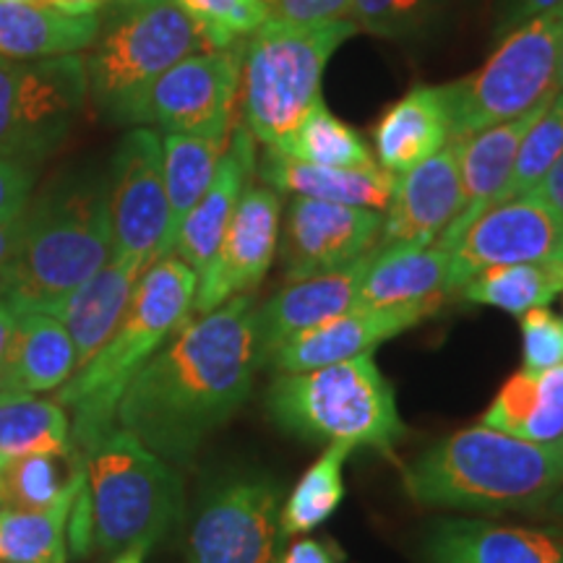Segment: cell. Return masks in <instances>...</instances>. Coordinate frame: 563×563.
<instances>
[{
  "label": "cell",
  "instance_id": "6da1fadb",
  "mask_svg": "<svg viewBox=\"0 0 563 563\" xmlns=\"http://www.w3.org/2000/svg\"><path fill=\"white\" fill-rule=\"evenodd\" d=\"M256 300L235 295L188 319L150 357L118 405V426L173 467H188L203 441L249 402L262 368Z\"/></svg>",
  "mask_w": 563,
  "mask_h": 563
},
{
  "label": "cell",
  "instance_id": "7a4b0ae2",
  "mask_svg": "<svg viewBox=\"0 0 563 563\" xmlns=\"http://www.w3.org/2000/svg\"><path fill=\"white\" fill-rule=\"evenodd\" d=\"M76 452L81 485L68 514L70 559L121 555L131 548L150 551L178 525L180 477L136 435L112 426Z\"/></svg>",
  "mask_w": 563,
  "mask_h": 563
},
{
  "label": "cell",
  "instance_id": "3957f363",
  "mask_svg": "<svg viewBox=\"0 0 563 563\" xmlns=\"http://www.w3.org/2000/svg\"><path fill=\"white\" fill-rule=\"evenodd\" d=\"M402 485L426 509L540 514L563 490V439L527 441L481 422L415 456Z\"/></svg>",
  "mask_w": 563,
  "mask_h": 563
},
{
  "label": "cell",
  "instance_id": "277c9868",
  "mask_svg": "<svg viewBox=\"0 0 563 563\" xmlns=\"http://www.w3.org/2000/svg\"><path fill=\"white\" fill-rule=\"evenodd\" d=\"M112 256L108 183H60L24 211V230L0 266V300L16 313L58 316Z\"/></svg>",
  "mask_w": 563,
  "mask_h": 563
},
{
  "label": "cell",
  "instance_id": "5b68a950",
  "mask_svg": "<svg viewBox=\"0 0 563 563\" xmlns=\"http://www.w3.org/2000/svg\"><path fill=\"white\" fill-rule=\"evenodd\" d=\"M199 274L178 256H165L141 274L129 311L91 361L55 391L66 407L74 449L118 426V405L133 376L191 319Z\"/></svg>",
  "mask_w": 563,
  "mask_h": 563
},
{
  "label": "cell",
  "instance_id": "8992f818",
  "mask_svg": "<svg viewBox=\"0 0 563 563\" xmlns=\"http://www.w3.org/2000/svg\"><path fill=\"white\" fill-rule=\"evenodd\" d=\"M272 422L313 443L373 449L386 456L405 441L397 394L373 352L302 373H277L264 394Z\"/></svg>",
  "mask_w": 563,
  "mask_h": 563
},
{
  "label": "cell",
  "instance_id": "52a82bcc",
  "mask_svg": "<svg viewBox=\"0 0 563 563\" xmlns=\"http://www.w3.org/2000/svg\"><path fill=\"white\" fill-rule=\"evenodd\" d=\"M357 32L352 21L290 26L266 21L243 42L238 104L243 129L264 146H277L321 100L323 70L336 47Z\"/></svg>",
  "mask_w": 563,
  "mask_h": 563
},
{
  "label": "cell",
  "instance_id": "ba28073f",
  "mask_svg": "<svg viewBox=\"0 0 563 563\" xmlns=\"http://www.w3.org/2000/svg\"><path fill=\"white\" fill-rule=\"evenodd\" d=\"M203 40L175 0H131L95 42L89 97L110 121L141 123L146 95L175 63L203 51Z\"/></svg>",
  "mask_w": 563,
  "mask_h": 563
},
{
  "label": "cell",
  "instance_id": "9c48e42d",
  "mask_svg": "<svg viewBox=\"0 0 563 563\" xmlns=\"http://www.w3.org/2000/svg\"><path fill=\"white\" fill-rule=\"evenodd\" d=\"M563 5L504 34L490 58L464 79L446 84L452 141L509 123L559 91Z\"/></svg>",
  "mask_w": 563,
  "mask_h": 563
},
{
  "label": "cell",
  "instance_id": "30bf717a",
  "mask_svg": "<svg viewBox=\"0 0 563 563\" xmlns=\"http://www.w3.org/2000/svg\"><path fill=\"white\" fill-rule=\"evenodd\" d=\"M285 485L262 467H238L211 481L196 504L186 563H277Z\"/></svg>",
  "mask_w": 563,
  "mask_h": 563
},
{
  "label": "cell",
  "instance_id": "8fae6325",
  "mask_svg": "<svg viewBox=\"0 0 563 563\" xmlns=\"http://www.w3.org/2000/svg\"><path fill=\"white\" fill-rule=\"evenodd\" d=\"M89 97L79 55L0 58V157L37 162L70 136Z\"/></svg>",
  "mask_w": 563,
  "mask_h": 563
},
{
  "label": "cell",
  "instance_id": "7c38bea8",
  "mask_svg": "<svg viewBox=\"0 0 563 563\" xmlns=\"http://www.w3.org/2000/svg\"><path fill=\"white\" fill-rule=\"evenodd\" d=\"M108 199L112 256L131 258L150 269L162 258L170 224L162 139L152 129H133L121 139L112 154Z\"/></svg>",
  "mask_w": 563,
  "mask_h": 563
},
{
  "label": "cell",
  "instance_id": "4fadbf2b",
  "mask_svg": "<svg viewBox=\"0 0 563 563\" xmlns=\"http://www.w3.org/2000/svg\"><path fill=\"white\" fill-rule=\"evenodd\" d=\"M449 253V292L490 266L563 264V217L538 194L493 203L467 224Z\"/></svg>",
  "mask_w": 563,
  "mask_h": 563
},
{
  "label": "cell",
  "instance_id": "5bb4252c",
  "mask_svg": "<svg viewBox=\"0 0 563 563\" xmlns=\"http://www.w3.org/2000/svg\"><path fill=\"white\" fill-rule=\"evenodd\" d=\"M241 63L243 42L228 51L196 53L175 63L146 95L141 123L159 125L165 133L230 141Z\"/></svg>",
  "mask_w": 563,
  "mask_h": 563
},
{
  "label": "cell",
  "instance_id": "9a60e30c",
  "mask_svg": "<svg viewBox=\"0 0 563 563\" xmlns=\"http://www.w3.org/2000/svg\"><path fill=\"white\" fill-rule=\"evenodd\" d=\"M282 196L269 186H249L196 285L194 313H209L235 295H251L272 269L279 249Z\"/></svg>",
  "mask_w": 563,
  "mask_h": 563
},
{
  "label": "cell",
  "instance_id": "2e32d148",
  "mask_svg": "<svg viewBox=\"0 0 563 563\" xmlns=\"http://www.w3.org/2000/svg\"><path fill=\"white\" fill-rule=\"evenodd\" d=\"M382 211L295 196L279 232L285 279L319 277L355 264L376 251Z\"/></svg>",
  "mask_w": 563,
  "mask_h": 563
},
{
  "label": "cell",
  "instance_id": "e0dca14e",
  "mask_svg": "<svg viewBox=\"0 0 563 563\" xmlns=\"http://www.w3.org/2000/svg\"><path fill=\"white\" fill-rule=\"evenodd\" d=\"M441 298L410 302V306L371 308V311H347L334 319L316 323L306 332L290 336L266 357L274 373H302L323 368V365L350 361V357L368 355L378 344L394 336L410 332L428 316L441 308Z\"/></svg>",
  "mask_w": 563,
  "mask_h": 563
},
{
  "label": "cell",
  "instance_id": "ac0fdd59",
  "mask_svg": "<svg viewBox=\"0 0 563 563\" xmlns=\"http://www.w3.org/2000/svg\"><path fill=\"white\" fill-rule=\"evenodd\" d=\"M462 207L460 144L449 141L439 154L415 170L399 175L376 249L391 245H431Z\"/></svg>",
  "mask_w": 563,
  "mask_h": 563
},
{
  "label": "cell",
  "instance_id": "d6986e66",
  "mask_svg": "<svg viewBox=\"0 0 563 563\" xmlns=\"http://www.w3.org/2000/svg\"><path fill=\"white\" fill-rule=\"evenodd\" d=\"M422 563H563V538L538 527L443 517L422 538Z\"/></svg>",
  "mask_w": 563,
  "mask_h": 563
},
{
  "label": "cell",
  "instance_id": "ffe728a7",
  "mask_svg": "<svg viewBox=\"0 0 563 563\" xmlns=\"http://www.w3.org/2000/svg\"><path fill=\"white\" fill-rule=\"evenodd\" d=\"M373 253L376 251L365 253L363 258L344 266V269L287 282V287H282L277 295L256 306V336L262 363H266V357L290 336L352 311Z\"/></svg>",
  "mask_w": 563,
  "mask_h": 563
},
{
  "label": "cell",
  "instance_id": "44dd1931",
  "mask_svg": "<svg viewBox=\"0 0 563 563\" xmlns=\"http://www.w3.org/2000/svg\"><path fill=\"white\" fill-rule=\"evenodd\" d=\"M256 139L243 125L232 129L228 150H224L214 178H211L207 194L191 209L175 235L173 256L191 266L196 274L211 262L217 245H220L224 230L235 214L238 203L245 188L251 186V175L256 173Z\"/></svg>",
  "mask_w": 563,
  "mask_h": 563
},
{
  "label": "cell",
  "instance_id": "7402d4cb",
  "mask_svg": "<svg viewBox=\"0 0 563 563\" xmlns=\"http://www.w3.org/2000/svg\"><path fill=\"white\" fill-rule=\"evenodd\" d=\"M452 141V110L443 87H415L373 129L376 165L394 178L415 170Z\"/></svg>",
  "mask_w": 563,
  "mask_h": 563
},
{
  "label": "cell",
  "instance_id": "603a6c76",
  "mask_svg": "<svg viewBox=\"0 0 563 563\" xmlns=\"http://www.w3.org/2000/svg\"><path fill=\"white\" fill-rule=\"evenodd\" d=\"M545 104L527 112L522 118H514L509 123L490 125L475 136L456 141L460 144V180H462V207L454 222L441 232L439 245L441 251L452 249L456 238L467 230V224L481 217L493 203L504 201L506 186H509L514 159H517L519 141L530 129V123L538 118V112Z\"/></svg>",
  "mask_w": 563,
  "mask_h": 563
},
{
  "label": "cell",
  "instance_id": "cb8c5ba5",
  "mask_svg": "<svg viewBox=\"0 0 563 563\" xmlns=\"http://www.w3.org/2000/svg\"><path fill=\"white\" fill-rule=\"evenodd\" d=\"M144 272V264L110 256V262L89 282H84L58 313L74 342L76 371L84 368L115 332Z\"/></svg>",
  "mask_w": 563,
  "mask_h": 563
},
{
  "label": "cell",
  "instance_id": "d4e9b609",
  "mask_svg": "<svg viewBox=\"0 0 563 563\" xmlns=\"http://www.w3.org/2000/svg\"><path fill=\"white\" fill-rule=\"evenodd\" d=\"M100 30V13H74L53 3H0V58L76 55L95 45Z\"/></svg>",
  "mask_w": 563,
  "mask_h": 563
},
{
  "label": "cell",
  "instance_id": "484cf974",
  "mask_svg": "<svg viewBox=\"0 0 563 563\" xmlns=\"http://www.w3.org/2000/svg\"><path fill=\"white\" fill-rule=\"evenodd\" d=\"M449 292V253L439 245L376 249L352 311L410 306Z\"/></svg>",
  "mask_w": 563,
  "mask_h": 563
},
{
  "label": "cell",
  "instance_id": "4316f807",
  "mask_svg": "<svg viewBox=\"0 0 563 563\" xmlns=\"http://www.w3.org/2000/svg\"><path fill=\"white\" fill-rule=\"evenodd\" d=\"M256 173L264 180V186L274 188L277 194H295L306 196V199L373 211H384L389 207L394 183H397V178L382 170V167H371V170L316 167L285 157V154L269 150V146H266L264 157L256 162Z\"/></svg>",
  "mask_w": 563,
  "mask_h": 563
},
{
  "label": "cell",
  "instance_id": "83f0119b",
  "mask_svg": "<svg viewBox=\"0 0 563 563\" xmlns=\"http://www.w3.org/2000/svg\"><path fill=\"white\" fill-rule=\"evenodd\" d=\"M76 373V350L58 316L16 313L0 394L58 391Z\"/></svg>",
  "mask_w": 563,
  "mask_h": 563
},
{
  "label": "cell",
  "instance_id": "f1b7e54d",
  "mask_svg": "<svg viewBox=\"0 0 563 563\" xmlns=\"http://www.w3.org/2000/svg\"><path fill=\"white\" fill-rule=\"evenodd\" d=\"M483 426L527 441H561L563 363L543 373H514L483 412Z\"/></svg>",
  "mask_w": 563,
  "mask_h": 563
},
{
  "label": "cell",
  "instance_id": "f546056e",
  "mask_svg": "<svg viewBox=\"0 0 563 563\" xmlns=\"http://www.w3.org/2000/svg\"><path fill=\"white\" fill-rule=\"evenodd\" d=\"M162 139V167H165L167 203H170V224H167L165 251L162 258L173 256L175 235L183 220L207 194L217 165H220L228 141L191 136V133H165Z\"/></svg>",
  "mask_w": 563,
  "mask_h": 563
},
{
  "label": "cell",
  "instance_id": "4dcf8cb0",
  "mask_svg": "<svg viewBox=\"0 0 563 563\" xmlns=\"http://www.w3.org/2000/svg\"><path fill=\"white\" fill-rule=\"evenodd\" d=\"M70 418L55 399L34 394H0V456L74 454Z\"/></svg>",
  "mask_w": 563,
  "mask_h": 563
},
{
  "label": "cell",
  "instance_id": "1f68e13d",
  "mask_svg": "<svg viewBox=\"0 0 563 563\" xmlns=\"http://www.w3.org/2000/svg\"><path fill=\"white\" fill-rule=\"evenodd\" d=\"M563 290V264H511L490 266L460 287L462 300L488 306L511 316H525L532 308H548Z\"/></svg>",
  "mask_w": 563,
  "mask_h": 563
},
{
  "label": "cell",
  "instance_id": "d6a6232c",
  "mask_svg": "<svg viewBox=\"0 0 563 563\" xmlns=\"http://www.w3.org/2000/svg\"><path fill=\"white\" fill-rule=\"evenodd\" d=\"M277 152L290 159L306 162V165L334 167V170H371V167H378L371 146L365 144L361 133L340 121L323 104V100L306 112L298 129L282 141Z\"/></svg>",
  "mask_w": 563,
  "mask_h": 563
},
{
  "label": "cell",
  "instance_id": "836d02e7",
  "mask_svg": "<svg viewBox=\"0 0 563 563\" xmlns=\"http://www.w3.org/2000/svg\"><path fill=\"white\" fill-rule=\"evenodd\" d=\"M350 454L352 449L340 446V443L327 446V452L302 473L295 488L287 493L279 514L285 538L319 530L340 509L344 501V464H347Z\"/></svg>",
  "mask_w": 563,
  "mask_h": 563
},
{
  "label": "cell",
  "instance_id": "e575fe53",
  "mask_svg": "<svg viewBox=\"0 0 563 563\" xmlns=\"http://www.w3.org/2000/svg\"><path fill=\"white\" fill-rule=\"evenodd\" d=\"M5 506L16 511H45L79 493L81 456L26 454L5 462Z\"/></svg>",
  "mask_w": 563,
  "mask_h": 563
},
{
  "label": "cell",
  "instance_id": "d590c367",
  "mask_svg": "<svg viewBox=\"0 0 563 563\" xmlns=\"http://www.w3.org/2000/svg\"><path fill=\"white\" fill-rule=\"evenodd\" d=\"M76 496L45 511H0V563H68V514Z\"/></svg>",
  "mask_w": 563,
  "mask_h": 563
},
{
  "label": "cell",
  "instance_id": "8d00e7d4",
  "mask_svg": "<svg viewBox=\"0 0 563 563\" xmlns=\"http://www.w3.org/2000/svg\"><path fill=\"white\" fill-rule=\"evenodd\" d=\"M563 154V91H555L545 108L538 112V118L530 123V129L519 141L517 159L506 186L504 201L517 199L538 191V186L551 173V167Z\"/></svg>",
  "mask_w": 563,
  "mask_h": 563
},
{
  "label": "cell",
  "instance_id": "74e56055",
  "mask_svg": "<svg viewBox=\"0 0 563 563\" xmlns=\"http://www.w3.org/2000/svg\"><path fill=\"white\" fill-rule=\"evenodd\" d=\"M209 51L241 45L266 24L262 0H175Z\"/></svg>",
  "mask_w": 563,
  "mask_h": 563
},
{
  "label": "cell",
  "instance_id": "f35d334b",
  "mask_svg": "<svg viewBox=\"0 0 563 563\" xmlns=\"http://www.w3.org/2000/svg\"><path fill=\"white\" fill-rule=\"evenodd\" d=\"M446 0H352L350 21L384 40H412L441 19Z\"/></svg>",
  "mask_w": 563,
  "mask_h": 563
},
{
  "label": "cell",
  "instance_id": "ab89813d",
  "mask_svg": "<svg viewBox=\"0 0 563 563\" xmlns=\"http://www.w3.org/2000/svg\"><path fill=\"white\" fill-rule=\"evenodd\" d=\"M522 329V371L543 373L563 363V321L548 308H532L519 316Z\"/></svg>",
  "mask_w": 563,
  "mask_h": 563
},
{
  "label": "cell",
  "instance_id": "60d3db41",
  "mask_svg": "<svg viewBox=\"0 0 563 563\" xmlns=\"http://www.w3.org/2000/svg\"><path fill=\"white\" fill-rule=\"evenodd\" d=\"M266 21L290 26H329L350 21L352 0H262Z\"/></svg>",
  "mask_w": 563,
  "mask_h": 563
},
{
  "label": "cell",
  "instance_id": "b9f144b4",
  "mask_svg": "<svg viewBox=\"0 0 563 563\" xmlns=\"http://www.w3.org/2000/svg\"><path fill=\"white\" fill-rule=\"evenodd\" d=\"M34 170L26 162L0 157V222H9L30 207Z\"/></svg>",
  "mask_w": 563,
  "mask_h": 563
},
{
  "label": "cell",
  "instance_id": "7bdbcfd3",
  "mask_svg": "<svg viewBox=\"0 0 563 563\" xmlns=\"http://www.w3.org/2000/svg\"><path fill=\"white\" fill-rule=\"evenodd\" d=\"M563 5V0H493V9H496V32L506 34L514 26L525 24L540 13L553 11Z\"/></svg>",
  "mask_w": 563,
  "mask_h": 563
},
{
  "label": "cell",
  "instance_id": "ee69618b",
  "mask_svg": "<svg viewBox=\"0 0 563 563\" xmlns=\"http://www.w3.org/2000/svg\"><path fill=\"white\" fill-rule=\"evenodd\" d=\"M344 553L332 538H302L279 555L277 563H342Z\"/></svg>",
  "mask_w": 563,
  "mask_h": 563
},
{
  "label": "cell",
  "instance_id": "f6af8a7d",
  "mask_svg": "<svg viewBox=\"0 0 563 563\" xmlns=\"http://www.w3.org/2000/svg\"><path fill=\"white\" fill-rule=\"evenodd\" d=\"M534 194H538L540 199H543L548 207L555 211V214L563 217V154H561V159L551 167V173L545 175L543 183H540L538 191Z\"/></svg>",
  "mask_w": 563,
  "mask_h": 563
},
{
  "label": "cell",
  "instance_id": "bcb514c9",
  "mask_svg": "<svg viewBox=\"0 0 563 563\" xmlns=\"http://www.w3.org/2000/svg\"><path fill=\"white\" fill-rule=\"evenodd\" d=\"M13 327H16V311H13L9 302L0 300V384H3L5 361H9Z\"/></svg>",
  "mask_w": 563,
  "mask_h": 563
},
{
  "label": "cell",
  "instance_id": "7dc6e473",
  "mask_svg": "<svg viewBox=\"0 0 563 563\" xmlns=\"http://www.w3.org/2000/svg\"><path fill=\"white\" fill-rule=\"evenodd\" d=\"M24 211H21L19 217H13V220H9V222H0V266L9 262L13 249H16L21 230H24Z\"/></svg>",
  "mask_w": 563,
  "mask_h": 563
},
{
  "label": "cell",
  "instance_id": "c3c4849f",
  "mask_svg": "<svg viewBox=\"0 0 563 563\" xmlns=\"http://www.w3.org/2000/svg\"><path fill=\"white\" fill-rule=\"evenodd\" d=\"M51 3L74 13H97L108 3H131V0H51Z\"/></svg>",
  "mask_w": 563,
  "mask_h": 563
},
{
  "label": "cell",
  "instance_id": "681fc988",
  "mask_svg": "<svg viewBox=\"0 0 563 563\" xmlns=\"http://www.w3.org/2000/svg\"><path fill=\"white\" fill-rule=\"evenodd\" d=\"M540 514H543L545 519H551L555 527H563V490Z\"/></svg>",
  "mask_w": 563,
  "mask_h": 563
},
{
  "label": "cell",
  "instance_id": "f907efd6",
  "mask_svg": "<svg viewBox=\"0 0 563 563\" xmlns=\"http://www.w3.org/2000/svg\"><path fill=\"white\" fill-rule=\"evenodd\" d=\"M146 553H150L146 548H131V551L115 555V559H112L110 563H144Z\"/></svg>",
  "mask_w": 563,
  "mask_h": 563
},
{
  "label": "cell",
  "instance_id": "816d5d0a",
  "mask_svg": "<svg viewBox=\"0 0 563 563\" xmlns=\"http://www.w3.org/2000/svg\"><path fill=\"white\" fill-rule=\"evenodd\" d=\"M3 470H5V460H3V456H0V511L9 509V506H5V483H3Z\"/></svg>",
  "mask_w": 563,
  "mask_h": 563
},
{
  "label": "cell",
  "instance_id": "f5cc1de1",
  "mask_svg": "<svg viewBox=\"0 0 563 563\" xmlns=\"http://www.w3.org/2000/svg\"><path fill=\"white\" fill-rule=\"evenodd\" d=\"M559 91H563V34H561V53H559Z\"/></svg>",
  "mask_w": 563,
  "mask_h": 563
},
{
  "label": "cell",
  "instance_id": "db71d44e",
  "mask_svg": "<svg viewBox=\"0 0 563 563\" xmlns=\"http://www.w3.org/2000/svg\"><path fill=\"white\" fill-rule=\"evenodd\" d=\"M0 3H51V0H0Z\"/></svg>",
  "mask_w": 563,
  "mask_h": 563
},
{
  "label": "cell",
  "instance_id": "11a10c76",
  "mask_svg": "<svg viewBox=\"0 0 563 563\" xmlns=\"http://www.w3.org/2000/svg\"><path fill=\"white\" fill-rule=\"evenodd\" d=\"M561 292H563V290H561Z\"/></svg>",
  "mask_w": 563,
  "mask_h": 563
}]
</instances>
